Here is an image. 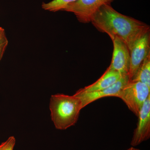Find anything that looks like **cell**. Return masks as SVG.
Returning <instances> with one entry per match:
<instances>
[{
	"mask_svg": "<svg viewBox=\"0 0 150 150\" xmlns=\"http://www.w3.org/2000/svg\"><path fill=\"white\" fill-rule=\"evenodd\" d=\"M91 23L98 30L109 35L111 40L119 38L129 51L137 40L150 31L149 25L120 13L111 5H103L94 15Z\"/></svg>",
	"mask_w": 150,
	"mask_h": 150,
	"instance_id": "1",
	"label": "cell"
},
{
	"mask_svg": "<svg viewBox=\"0 0 150 150\" xmlns=\"http://www.w3.org/2000/svg\"><path fill=\"white\" fill-rule=\"evenodd\" d=\"M49 108L56 129L64 130L74 126L83 108L78 97L58 93L51 96Z\"/></svg>",
	"mask_w": 150,
	"mask_h": 150,
	"instance_id": "2",
	"label": "cell"
},
{
	"mask_svg": "<svg viewBox=\"0 0 150 150\" xmlns=\"http://www.w3.org/2000/svg\"><path fill=\"white\" fill-rule=\"evenodd\" d=\"M150 96V88L140 82L130 81L115 95L138 117L143 105Z\"/></svg>",
	"mask_w": 150,
	"mask_h": 150,
	"instance_id": "3",
	"label": "cell"
},
{
	"mask_svg": "<svg viewBox=\"0 0 150 150\" xmlns=\"http://www.w3.org/2000/svg\"><path fill=\"white\" fill-rule=\"evenodd\" d=\"M115 0H77L70 3L62 11L74 13L78 21L83 23L91 22L94 15L103 5H111Z\"/></svg>",
	"mask_w": 150,
	"mask_h": 150,
	"instance_id": "4",
	"label": "cell"
},
{
	"mask_svg": "<svg viewBox=\"0 0 150 150\" xmlns=\"http://www.w3.org/2000/svg\"><path fill=\"white\" fill-rule=\"evenodd\" d=\"M113 44L111 63L108 69L123 76L128 74L130 65V51L126 43L118 37L112 40Z\"/></svg>",
	"mask_w": 150,
	"mask_h": 150,
	"instance_id": "5",
	"label": "cell"
},
{
	"mask_svg": "<svg viewBox=\"0 0 150 150\" xmlns=\"http://www.w3.org/2000/svg\"><path fill=\"white\" fill-rule=\"evenodd\" d=\"M130 65L128 73L130 80L147 56L150 54V34L148 33L137 40L130 51Z\"/></svg>",
	"mask_w": 150,
	"mask_h": 150,
	"instance_id": "6",
	"label": "cell"
},
{
	"mask_svg": "<svg viewBox=\"0 0 150 150\" xmlns=\"http://www.w3.org/2000/svg\"><path fill=\"white\" fill-rule=\"evenodd\" d=\"M137 127L134 130L131 145L140 144L150 138V96L146 100L138 116Z\"/></svg>",
	"mask_w": 150,
	"mask_h": 150,
	"instance_id": "7",
	"label": "cell"
},
{
	"mask_svg": "<svg viewBox=\"0 0 150 150\" xmlns=\"http://www.w3.org/2000/svg\"><path fill=\"white\" fill-rule=\"evenodd\" d=\"M130 81V78L127 74L123 76L118 81L107 88L86 93H75L74 95L80 98L83 108L91 103L100 98L107 97H115V95Z\"/></svg>",
	"mask_w": 150,
	"mask_h": 150,
	"instance_id": "8",
	"label": "cell"
},
{
	"mask_svg": "<svg viewBox=\"0 0 150 150\" xmlns=\"http://www.w3.org/2000/svg\"><path fill=\"white\" fill-rule=\"evenodd\" d=\"M123 76V75L118 72L108 68L103 75L95 82L80 89L75 93H86L107 88L118 81Z\"/></svg>",
	"mask_w": 150,
	"mask_h": 150,
	"instance_id": "9",
	"label": "cell"
},
{
	"mask_svg": "<svg viewBox=\"0 0 150 150\" xmlns=\"http://www.w3.org/2000/svg\"><path fill=\"white\" fill-rule=\"evenodd\" d=\"M130 81L140 82L150 88V54L144 60Z\"/></svg>",
	"mask_w": 150,
	"mask_h": 150,
	"instance_id": "10",
	"label": "cell"
},
{
	"mask_svg": "<svg viewBox=\"0 0 150 150\" xmlns=\"http://www.w3.org/2000/svg\"><path fill=\"white\" fill-rule=\"evenodd\" d=\"M76 1L77 0H53L48 3H43L42 7L45 10L55 12L62 11L67 5Z\"/></svg>",
	"mask_w": 150,
	"mask_h": 150,
	"instance_id": "11",
	"label": "cell"
},
{
	"mask_svg": "<svg viewBox=\"0 0 150 150\" xmlns=\"http://www.w3.org/2000/svg\"><path fill=\"white\" fill-rule=\"evenodd\" d=\"M8 43L4 29L3 28L0 30V61L2 59Z\"/></svg>",
	"mask_w": 150,
	"mask_h": 150,
	"instance_id": "12",
	"label": "cell"
},
{
	"mask_svg": "<svg viewBox=\"0 0 150 150\" xmlns=\"http://www.w3.org/2000/svg\"><path fill=\"white\" fill-rule=\"evenodd\" d=\"M16 144L14 137H9L8 139L0 145V150H13Z\"/></svg>",
	"mask_w": 150,
	"mask_h": 150,
	"instance_id": "13",
	"label": "cell"
},
{
	"mask_svg": "<svg viewBox=\"0 0 150 150\" xmlns=\"http://www.w3.org/2000/svg\"><path fill=\"white\" fill-rule=\"evenodd\" d=\"M126 150H141L139 149H136V148L134 147H131L129 148V149H127Z\"/></svg>",
	"mask_w": 150,
	"mask_h": 150,
	"instance_id": "14",
	"label": "cell"
},
{
	"mask_svg": "<svg viewBox=\"0 0 150 150\" xmlns=\"http://www.w3.org/2000/svg\"><path fill=\"white\" fill-rule=\"evenodd\" d=\"M2 29H3L2 28L0 27V30H1Z\"/></svg>",
	"mask_w": 150,
	"mask_h": 150,
	"instance_id": "15",
	"label": "cell"
}]
</instances>
